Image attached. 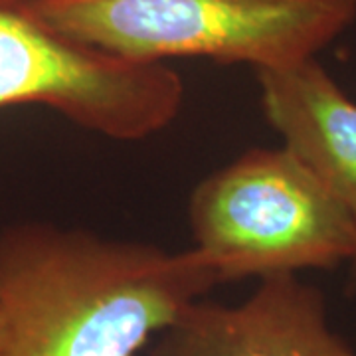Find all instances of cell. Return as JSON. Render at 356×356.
Wrapping results in <instances>:
<instances>
[{"label": "cell", "instance_id": "obj_1", "mask_svg": "<svg viewBox=\"0 0 356 356\" xmlns=\"http://www.w3.org/2000/svg\"><path fill=\"white\" fill-rule=\"evenodd\" d=\"M218 280L194 250L26 224L0 236V356H139Z\"/></svg>", "mask_w": 356, "mask_h": 356}, {"label": "cell", "instance_id": "obj_2", "mask_svg": "<svg viewBox=\"0 0 356 356\" xmlns=\"http://www.w3.org/2000/svg\"><path fill=\"white\" fill-rule=\"evenodd\" d=\"M62 36L133 62L208 58L255 72L317 58L356 0H32Z\"/></svg>", "mask_w": 356, "mask_h": 356}, {"label": "cell", "instance_id": "obj_3", "mask_svg": "<svg viewBox=\"0 0 356 356\" xmlns=\"http://www.w3.org/2000/svg\"><path fill=\"white\" fill-rule=\"evenodd\" d=\"M192 250L218 283L353 264L356 216L295 154L250 149L194 188Z\"/></svg>", "mask_w": 356, "mask_h": 356}, {"label": "cell", "instance_id": "obj_4", "mask_svg": "<svg viewBox=\"0 0 356 356\" xmlns=\"http://www.w3.org/2000/svg\"><path fill=\"white\" fill-rule=\"evenodd\" d=\"M184 83L163 62H133L51 30L32 0H0V109L44 105L79 127L140 140L168 127Z\"/></svg>", "mask_w": 356, "mask_h": 356}, {"label": "cell", "instance_id": "obj_5", "mask_svg": "<svg viewBox=\"0 0 356 356\" xmlns=\"http://www.w3.org/2000/svg\"><path fill=\"white\" fill-rule=\"evenodd\" d=\"M145 356H356L332 331L325 299L297 275H273L238 305L192 303Z\"/></svg>", "mask_w": 356, "mask_h": 356}, {"label": "cell", "instance_id": "obj_6", "mask_svg": "<svg viewBox=\"0 0 356 356\" xmlns=\"http://www.w3.org/2000/svg\"><path fill=\"white\" fill-rule=\"evenodd\" d=\"M267 123L356 216V103L317 58L255 72Z\"/></svg>", "mask_w": 356, "mask_h": 356}]
</instances>
